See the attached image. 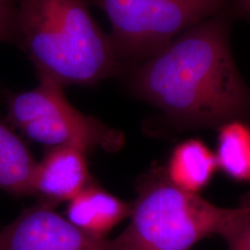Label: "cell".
Masks as SVG:
<instances>
[{"instance_id":"6da1fadb","label":"cell","mask_w":250,"mask_h":250,"mask_svg":"<svg viewBox=\"0 0 250 250\" xmlns=\"http://www.w3.org/2000/svg\"><path fill=\"white\" fill-rule=\"evenodd\" d=\"M134 90L173 118L198 125H225L250 110V91L229 45L225 19L190 27L139 65Z\"/></svg>"},{"instance_id":"7a4b0ae2","label":"cell","mask_w":250,"mask_h":250,"mask_svg":"<svg viewBox=\"0 0 250 250\" xmlns=\"http://www.w3.org/2000/svg\"><path fill=\"white\" fill-rule=\"evenodd\" d=\"M17 42L39 79L63 86L95 84L116 73L121 63L89 0H18Z\"/></svg>"},{"instance_id":"3957f363","label":"cell","mask_w":250,"mask_h":250,"mask_svg":"<svg viewBox=\"0 0 250 250\" xmlns=\"http://www.w3.org/2000/svg\"><path fill=\"white\" fill-rule=\"evenodd\" d=\"M235 210L179 188L157 168L142 180L131 222L112 241L115 250H190L219 234Z\"/></svg>"},{"instance_id":"277c9868","label":"cell","mask_w":250,"mask_h":250,"mask_svg":"<svg viewBox=\"0 0 250 250\" xmlns=\"http://www.w3.org/2000/svg\"><path fill=\"white\" fill-rule=\"evenodd\" d=\"M227 0H94L109 20L119 60L145 61Z\"/></svg>"},{"instance_id":"5b68a950","label":"cell","mask_w":250,"mask_h":250,"mask_svg":"<svg viewBox=\"0 0 250 250\" xmlns=\"http://www.w3.org/2000/svg\"><path fill=\"white\" fill-rule=\"evenodd\" d=\"M8 118L29 138L51 147L115 151L124 144L119 131L76 109L66 99L63 85L49 79H39L36 88L11 95Z\"/></svg>"},{"instance_id":"8992f818","label":"cell","mask_w":250,"mask_h":250,"mask_svg":"<svg viewBox=\"0 0 250 250\" xmlns=\"http://www.w3.org/2000/svg\"><path fill=\"white\" fill-rule=\"evenodd\" d=\"M41 203L24 210L0 232V250H115L113 241L81 230Z\"/></svg>"},{"instance_id":"52a82bcc","label":"cell","mask_w":250,"mask_h":250,"mask_svg":"<svg viewBox=\"0 0 250 250\" xmlns=\"http://www.w3.org/2000/svg\"><path fill=\"white\" fill-rule=\"evenodd\" d=\"M85 153L75 146L51 147L36 164L33 194L52 205L71 201L91 184Z\"/></svg>"},{"instance_id":"ba28073f","label":"cell","mask_w":250,"mask_h":250,"mask_svg":"<svg viewBox=\"0 0 250 250\" xmlns=\"http://www.w3.org/2000/svg\"><path fill=\"white\" fill-rule=\"evenodd\" d=\"M131 213V206L92 184L69 201L67 209L71 223L100 238Z\"/></svg>"},{"instance_id":"9c48e42d","label":"cell","mask_w":250,"mask_h":250,"mask_svg":"<svg viewBox=\"0 0 250 250\" xmlns=\"http://www.w3.org/2000/svg\"><path fill=\"white\" fill-rule=\"evenodd\" d=\"M36 164L26 145L0 121V190L32 195Z\"/></svg>"},{"instance_id":"30bf717a","label":"cell","mask_w":250,"mask_h":250,"mask_svg":"<svg viewBox=\"0 0 250 250\" xmlns=\"http://www.w3.org/2000/svg\"><path fill=\"white\" fill-rule=\"evenodd\" d=\"M217 167L212 152L201 141L192 139L180 144L172 152L166 172L177 187L196 193L208 185Z\"/></svg>"},{"instance_id":"8fae6325","label":"cell","mask_w":250,"mask_h":250,"mask_svg":"<svg viewBox=\"0 0 250 250\" xmlns=\"http://www.w3.org/2000/svg\"><path fill=\"white\" fill-rule=\"evenodd\" d=\"M218 167L231 178L250 181V129L239 121L221 126L215 155Z\"/></svg>"},{"instance_id":"7c38bea8","label":"cell","mask_w":250,"mask_h":250,"mask_svg":"<svg viewBox=\"0 0 250 250\" xmlns=\"http://www.w3.org/2000/svg\"><path fill=\"white\" fill-rule=\"evenodd\" d=\"M228 250H250V208L239 207L219 232Z\"/></svg>"},{"instance_id":"4fadbf2b","label":"cell","mask_w":250,"mask_h":250,"mask_svg":"<svg viewBox=\"0 0 250 250\" xmlns=\"http://www.w3.org/2000/svg\"><path fill=\"white\" fill-rule=\"evenodd\" d=\"M18 0H0V42H17Z\"/></svg>"},{"instance_id":"5bb4252c","label":"cell","mask_w":250,"mask_h":250,"mask_svg":"<svg viewBox=\"0 0 250 250\" xmlns=\"http://www.w3.org/2000/svg\"><path fill=\"white\" fill-rule=\"evenodd\" d=\"M238 9L250 17V0H233Z\"/></svg>"},{"instance_id":"9a60e30c","label":"cell","mask_w":250,"mask_h":250,"mask_svg":"<svg viewBox=\"0 0 250 250\" xmlns=\"http://www.w3.org/2000/svg\"><path fill=\"white\" fill-rule=\"evenodd\" d=\"M243 208H250V191L245 194L240 199V206Z\"/></svg>"}]
</instances>
